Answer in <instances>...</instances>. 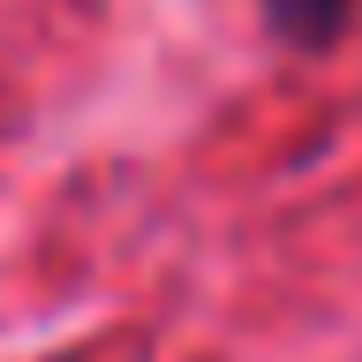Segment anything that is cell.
I'll use <instances>...</instances> for the list:
<instances>
[{
    "instance_id": "obj_1",
    "label": "cell",
    "mask_w": 362,
    "mask_h": 362,
    "mask_svg": "<svg viewBox=\"0 0 362 362\" xmlns=\"http://www.w3.org/2000/svg\"><path fill=\"white\" fill-rule=\"evenodd\" d=\"M264 8H272V30L294 45H332L347 23V0H264Z\"/></svg>"
}]
</instances>
